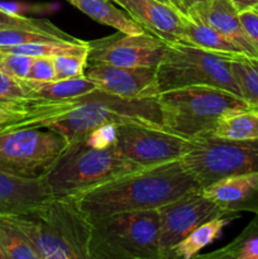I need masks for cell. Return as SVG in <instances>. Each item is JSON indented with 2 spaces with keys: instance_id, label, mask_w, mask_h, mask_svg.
Wrapping results in <instances>:
<instances>
[{
  "instance_id": "obj_25",
  "label": "cell",
  "mask_w": 258,
  "mask_h": 259,
  "mask_svg": "<svg viewBox=\"0 0 258 259\" xmlns=\"http://www.w3.org/2000/svg\"><path fill=\"white\" fill-rule=\"evenodd\" d=\"M63 40V42H80L81 39L61 30L39 29V28H5L0 29V48L27 43Z\"/></svg>"
},
{
  "instance_id": "obj_28",
  "label": "cell",
  "mask_w": 258,
  "mask_h": 259,
  "mask_svg": "<svg viewBox=\"0 0 258 259\" xmlns=\"http://www.w3.org/2000/svg\"><path fill=\"white\" fill-rule=\"evenodd\" d=\"M5 28H39V29L61 30L48 19H34L0 7V29Z\"/></svg>"
},
{
  "instance_id": "obj_10",
  "label": "cell",
  "mask_w": 258,
  "mask_h": 259,
  "mask_svg": "<svg viewBox=\"0 0 258 259\" xmlns=\"http://www.w3.org/2000/svg\"><path fill=\"white\" fill-rule=\"evenodd\" d=\"M115 146L121 154L143 167L182 158L195 139L185 138L163 125L123 123L114 125Z\"/></svg>"
},
{
  "instance_id": "obj_29",
  "label": "cell",
  "mask_w": 258,
  "mask_h": 259,
  "mask_svg": "<svg viewBox=\"0 0 258 259\" xmlns=\"http://www.w3.org/2000/svg\"><path fill=\"white\" fill-rule=\"evenodd\" d=\"M32 100L0 101V132L29 114Z\"/></svg>"
},
{
  "instance_id": "obj_8",
  "label": "cell",
  "mask_w": 258,
  "mask_h": 259,
  "mask_svg": "<svg viewBox=\"0 0 258 259\" xmlns=\"http://www.w3.org/2000/svg\"><path fill=\"white\" fill-rule=\"evenodd\" d=\"M201 189L223 177L258 172V138L201 137L181 158Z\"/></svg>"
},
{
  "instance_id": "obj_18",
  "label": "cell",
  "mask_w": 258,
  "mask_h": 259,
  "mask_svg": "<svg viewBox=\"0 0 258 259\" xmlns=\"http://www.w3.org/2000/svg\"><path fill=\"white\" fill-rule=\"evenodd\" d=\"M85 13L96 22L108 27L115 28L118 32L125 34H141L146 32L139 23H137L126 12L116 8L110 0H66Z\"/></svg>"
},
{
  "instance_id": "obj_23",
  "label": "cell",
  "mask_w": 258,
  "mask_h": 259,
  "mask_svg": "<svg viewBox=\"0 0 258 259\" xmlns=\"http://www.w3.org/2000/svg\"><path fill=\"white\" fill-rule=\"evenodd\" d=\"M211 259H258V215L233 242L220 249L195 258Z\"/></svg>"
},
{
  "instance_id": "obj_3",
  "label": "cell",
  "mask_w": 258,
  "mask_h": 259,
  "mask_svg": "<svg viewBox=\"0 0 258 259\" xmlns=\"http://www.w3.org/2000/svg\"><path fill=\"white\" fill-rule=\"evenodd\" d=\"M40 259H89L91 224L73 196H52L27 214H7Z\"/></svg>"
},
{
  "instance_id": "obj_12",
  "label": "cell",
  "mask_w": 258,
  "mask_h": 259,
  "mask_svg": "<svg viewBox=\"0 0 258 259\" xmlns=\"http://www.w3.org/2000/svg\"><path fill=\"white\" fill-rule=\"evenodd\" d=\"M88 63L120 66V67H157L162 61L167 40L152 34H125L118 32L100 39L88 40Z\"/></svg>"
},
{
  "instance_id": "obj_7",
  "label": "cell",
  "mask_w": 258,
  "mask_h": 259,
  "mask_svg": "<svg viewBox=\"0 0 258 259\" xmlns=\"http://www.w3.org/2000/svg\"><path fill=\"white\" fill-rule=\"evenodd\" d=\"M229 57L186 43L168 42L163 58L156 67L153 95L175 89L211 86L242 98Z\"/></svg>"
},
{
  "instance_id": "obj_40",
  "label": "cell",
  "mask_w": 258,
  "mask_h": 259,
  "mask_svg": "<svg viewBox=\"0 0 258 259\" xmlns=\"http://www.w3.org/2000/svg\"><path fill=\"white\" fill-rule=\"evenodd\" d=\"M254 10H255V12H258V5H257V7L254 8Z\"/></svg>"
},
{
  "instance_id": "obj_17",
  "label": "cell",
  "mask_w": 258,
  "mask_h": 259,
  "mask_svg": "<svg viewBox=\"0 0 258 259\" xmlns=\"http://www.w3.org/2000/svg\"><path fill=\"white\" fill-rule=\"evenodd\" d=\"M52 197L43 179L0 171V214H27Z\"/></svg>"
},
{
  "instance_id": "obj_19",
  "label": "cell",
  "mask_w": 258,
  "mask_h": 259,
  "mask_svg": "<svg viewBox=\"0 0 258 259\" xmlns=\"http://www.w3.org/2000/svg\"><path fill=\"white\" fill-rule=\"evenodd\" d=\"M182 43L223 55H244L239 47L220 34L218 30L187 14L182 18Z\"/></svg>"
},
{
  "instance_id": "obj_22",
  "label": "cell",
  "mask_w": 258,
  "mask_h": 259,
  "mask_svg": "<svg viewBox=\"0 0 258 259\" xmlns=\"http://www.w3.org/2000/svg\"><path fill=\"white\" fill-rule=\"evenodd\" d=\"M206 137L220 139L258 138V110L250 109L223 116Z\"/></svg>"
},
{
  "instance_id": "obj_1",
  "label": "cell",
  "mask_w": 258,
  "mask_h": 259,
  "mask_svg": "<svg viewBox=\"0 0 258 259\" xmlns=\"http://www.w3.org/2000/svg\"><path fill=\"white\" fill-rule=\"evenodd\" d=\"M123 123L163 125L156 96L121 98L96 89L73 99L32 100L29 114L2 132L46 128L71 141L101 126Z\"/></svg>"
},
{
  "instance_id": "obj_33",
  "label": "cell",
  "mask_w": 258,
  "mask_h": 259,
  "mask_svg": "<svg viewBox=\"0 0 258 259\" xmlns=\"http://www.w3.org/2000/svg\"><path fill=\"white\" fill-rule=\"evenodd\" d=\"M239 18L248 37L258 48V12L254 9L244 10L239 13Z\"/></svg>"
},
{
  "instance_id": "obj_37",
  "label": "cell",
  "mask_w": 258,
  "mask_h": 259,
  "mask_svg": "<svg viewBox=\"0 0 258 259\" xmlns=\"http://www.w3.org/2000/svg\"><path fill=\"white\" fill-rule=\"evenodd\" d=\"M0 259H8L7 253H5V250H4V248H3L2 243H0Z\"/></svg>"
},
{
  "instance_id": "obj_20",
  "label": "cell",
  "mask_w": 258,
  "mask_h": 259,
  "mask_svg": "<svg viewBox=\"0 0 258 259\" xmlns=\"http://www.w3.org/2000/svg\"><path fill=\"white\" fill-rule=\"evenodd\" d=\"M25 83L29 100H65L86 95L98 89L85 75L52 81L25 80Z\"/></svg>"
},
{
  "instance_id": "obj_36",
  "label": "cell",
  "mask_w": 258,
  "mask_h": 259,
  "mask_svg": "<svg viewBox=\"0 0 258 259\" xmlns=\"http://www.w3.org/2000/svg\"><path fill=\"white\" fill-rule=\"evenodd\" d=\"M158 2H161V3H164V4H168V5H172V7H175L176 8L177 10H179V12H181L182 14H185L184 12H182V9H181V7H180L179 5V3L176 2V0H158ZM186 15V14H185Z\"/></svg>"
},
{
  "instance_id": "obj_27",
  "label": "cell",
  "mask_w": 258,
  "mask_h": 259,
  "mask_svg": "<svg viewBox=\"0 0 258 259\" xmlns=\"http://www.w3.org/2000/svg\"><path fill=\"white\" fill-rule=\"evenodd\" d=\"M89 55H58L53 56L56 80L81 77L85 75Z\"/></svg>"
},
{
  "instance_id": "obj_13",
  "label": "cell",
  "mask_w": 258,
  "mask_h": 259,
  "mask_svg": "<svg viewBox=\"0 0 258 259\" xmlns=\"http://www.w3.org/2000/svg\"><path fill=\"white\" fill-rule=\"evenodd\" d=\"M85 76L96 88L121 98H142L153 95L156 67H120V66L88 63Z\"/></svg>"
},
{
  "instance_id": "obj_2",
  "label": "cell",
  "mask_w": 258,
  "mask_h": 259,
  "mask_svg": "<svg viewBox=\"0 0 258 259\" xmlns=\"http://www.w3.org/2000/svg\"><path fill=\"white\" fill-rule=\"evenodd\" d=\"M201 190L181 158L144 167L71 195L90 222L136 210L158 209L189 192Z\"/></svg>"
},
{
  "instance_id": "obj_21",
  "label": "cell",
  "mask_w": 258,
  "mask_h": 259,
  "mask_svg": "<svg viewBox=\"0 0 258 259\" xmlns=\"http://www.w3.org/2000/svg\"><path fill=\"white\" fill-rule=\"evenodd\" d=\"M239 215H227L218 217L204 223L196 229L192 230L184 240L179 243L171 250L168 259H191L195 258L201 249L211 244L222 234L223 229L233 220L238 219Z\"/></svg>"
},
{
  "instance_id": "obj_38",
  "label": "cell",
  "mask_w": 258,
  "mask_h": 259,
  "mask_svg": "<svg viewBox=\"0 0 258 259\" xmlns=\"http://www.w3.org/2000/svg\"><path fill=\"white\" fill-rule=\"evenodd\" d=\"M176 2H177V3H179V5H180V7H181L182 12H184V13H185V14H186V12H185V8H184V5H182V2H181V0H176Z\"/></svg>"
},
{
  "instance_id": "obj_9",
  "label": "cell",
  "mask_w": 258,
  "mask_h": 259,
  "mask_svg": "<svg viewBox=\"0 0 258 259\" xmlns=\"http://www.w3.org/2000/svg\"><path fill=\"white\" fill-rule=\"evenodd\" d=\"M65 136L51 129L23 128L0 133V171L40 179L67 147Z\"/></svg>"
},
{
  "instance_id": "obj_32",
  "label": "cell",
  "mask_w": 258,
  "mask_h": 259,
  "mask_svg": "<svg viewBox=\"0 0 258 259\" xmlns=\"http://www.w3.org/2000/svg\"><path fill=\"white\" fill-rule=\"evenodd\" d=\"M28 80L52 81L56 80L53 57H33Z\"/></svg>"
},
{
  "instance_id": "obj_26",
  "label": "cell",
  "mask_w": 258,
  "mask_h": 259,
  "mask_svg": "<svg viewBox=\"0 0 258 259\" xmlns=\"http://www.w3.org/2000/svg\"><path fill=\"white\" fill-rule=\"evenodd\" d=\"M0 243L8 259H40L34 247L7 214H0Z\"/></svg>"
},
{
  "instance_id": "obj_6",
  "label": "cell",
  "mask_w": 258,
  "mask_h": 259,
  "mask_svg": "<svg viewBox=\"0 0 258 259\" xmlns=\"http://www.w3.org/2000/svg\"><path fill=\"white\" fill-rule=\"evenodd\" d=\"M91 224L89 259H161L158 209L118 212Z\"/></svg>"
},
{
  "instance_id": "obj_11",
  "label": "cell",
  "mask_w": 258,
  "mask_h": 259,
  "mask_svg": "<svg viewBox=\"0 0 258 259\" xmlns=\"http://www.w3.org/2000/svg\"><path fill=\"white\" fill-rule=\"evenodd\" d=\"M158 211L161 259H168L171 250L204 223L218 217L240 215L220 209L202 194L201 190L189 192L158 207Z\"/></svg>"
},
{
  "instance_id": "obj_35",
  "label": "cell",
  "mask_w": 258,
  "mask_h": 259,
  "mask_svg": "<svg viewBox=\"0 0 258 259\" xmlns=\"http://www.w3.org/2000/svg\"><path fill=\"white\" fill-rule=\"evenodd\" d=\"M181 2H182V5H184V8H185V12L187 13V10H189L190 8L195 7V5L200 4V3L207 2V0H181Z\"/></svg>"
},
{
  "instance_id": "obj_34",
  "label": "cell",
  "mask_w": 258,
  "mask_h": 259,
  "mask_svg": "<svg viewBox=\"0 0 258 259\" xmlns=\"http://www.w3.org/2000/svg\"><path fill=\"white\" fill-rule=\"evenodd\" d=\"M233 3L237 10L239 13L244 12V10L254 9L258 5V0H230Z\"/></svg>"
},
{
  "instance_id": "obj_4",
  "label": "cell",
  "mask_w": 258,
  "mask_h": 259,
  "mask_svg": "<svg viewBox=\"0 0 258 259\" xmlns=\"http://www.w3.org/2000/svg\"><path fill=\"white\" fill-rule=\"evenodd\" d=\"M141 168L144 167L119 152L115 142L95 146L88 137L80 136L68 141L42 179L52 196H71Z\"/></svg>"
},
{
  "instance_id": "obj_39",
  "label": "cell",
  "mask_w": 258,
  "mask_h": 259,
  "mask_svg": "<svg viewBox=\"0 0 258 259\" xmlns=\"http://www.w3.org/2000/svg\"><path fill=\"white\" fill-rule=\"evenodd\" d=\"M2 58H3V53L0 52V71H2Z\"/></svg>"
},
{
  "instance_id": "obj_15",
  "label": "cell",
  "mask_w": 258,
  "mask_h": 259,
  "mask_svg": "<svg viewBox=\"0 0 258 259\" xmlns=\"http://www.w3.org/2000/svg\"><path fill=\"white\" fill-rule=\"evenodd\" d=\"M137 23L167 42H182V18L175 7L158 0H113Z\"/></svg>"
},
{
  "instance_id": "obj_31",
  "label": "cell",
  "mask_w": 258,
  "mask_h": 259,
  "mask_svg": "<svg viewBox=\"0 0 258 259\" xmlns=\"http://www.w3.org/2000/svg\"><path fill=\"white\" fill-rule=\"evenodd\" d=\"M3 53V52H2ZM33 57L15 53H3L2 71L19 80H28Z\"/></svg>"
},
{
  "instance_id": "obj_5",
  "label": "cell",
  "mask_w": 258,
  "mask_h": 259,
  "mask_svg": "<svg viewBox=\"0 0 258 259\" xmlns=\"http://www.w3.org/2000/svg\"><path fill=\"white\" fill-rule=\"evenodd\" d=\"M156 98L164 128L189 139L209 136L228 114L253 109L240 96L211 86L175 89Z\"/></svg>"
},
{
  "instance_id": "obj_16",
  "label": "cell",
  "mask_w": 258,
  "mask_h": 259,
  "mask_svg": "<svg viewBox=\"0 0 258 259\" xmlns=\"http://www.w3.org/2000/svg\"><path fill=\"white\" fill-rule=\"evenodd\" d=\"M201 192L225 211L258 215V172L223 177L205 186Z\"/></svg>"
},
{
  "instance_id": "obj_30",
  "label": "cell",
  "mask_w": 258,
  "mask_h": 259,
  "mask_svg": "<svg viewBox=\"0 0 258 259\" xmlns=\"http://www.w3.org/2000/svg\"><path fill=\"white\" fill-rule=\"evenodd\" d=\"M28 89L25 80L8 75L4 71H0V101L13 100H29Z\"/></svg>"
},
{
  "instance_id": "obj_14",
  "label": "cell",
  "mask_w": 258,
  "mask_h": 259,
  "mask_svg": "<svg viewBox=\"0 0 258 259\" xmlns=\"http://www.w3.org/2000/svg\"><path fill=\"white\" fill-rule=\"evenodd\" d=\"M186 14L200 19L212 29L218 30L239 47L244 55L258 58L257 46L248 37L240 22L239 12L230 0H207L190 8Z\"/></svg>"
},
{
  "instance_id": "obj_24",
  "label": "cell",
  "mask_w": 258,
  "mask_h": 259,
  "mask_svg": "<svg viewBox=\"0 0 258 259\" xmlns=\"http://www.w3.org/2000/svg\"><path fill=\"white\" fill-rule=\"evenodd\" d=\"M229 63L242 98L258 110V58L245 55L230 56Z\"/></svg>"
}]
</instances>
